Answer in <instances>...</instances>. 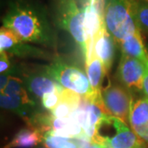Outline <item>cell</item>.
I'll use <instances>...</instances> for the list:
<instances>
[{
	"instance_id": "obj_1",
	"label": "cell",
	"mask_w": 148,
	"mask_h": 148,
	"mask_svg": "<svg viewBox=\"0 0 148 148\" xmlns=\"http://www.w3.org/2000/svg\"><path fill=\"white\" fill-rule=\"evenodd\" d=\"M3 23V27L12 30L24 42L55 46V39L46 17L35 6L24 2L14 3Z\"/></svg>"
},
{
	"instance_id": "obj_2",
	"label": "cell",
	"mask_w": 148,
	"mask_h": 148,
	"mask_svg": "<svg viewBox=\"0 0 148 148\" xmlns=\"http://www.w3.org/2000/svg\"><path fill=\"white\" fill-rule=\"evenodd\" d=\"M47 73L64 88L79 94L84 101L103 105L101 96H97L90 86L87 74L79 67L55 58L45 67Z\"/></svg>"
},
{
	"instance_id": "obj_3",
	"label": "cell",
	"mask_w": 148,
	"mask_h": 148,
	"mask_svg": "<svg viewBox=\"0 0 148 148\" xmlns=\"http://www.w3.org/2000/svg\"><path fill=\"white\" fill-rule=\"evenodd\" d=\"M105 23L108 32L119 45L140 31L132 16L130 0H106Z\"/></svg>"
},
{
	"instance_id": "obj_4",
	"label": "cell",
	"mask_w": 148,
	"mask_h": 148,
	"mask_svg": "<svg viewBox=\"0 0 148 148\" xmlns=\"http://www.w3.org/2000/svg\"><path fill=\"white\" fill-rule=\"evenodd\" d=\"M1 107L21 116L24 121L28 122L40 111L37 103L29 95L23 80L12 75L0 95Z\"/></svg>"
},
{
	"instance_id": "obj_5",
	"label": "cell",
	"mask_w": 148,
	"mask_h": 148,
	"mask_svg": "<svg viewBox=\"0 0 148 148\" xmlns=\"http://www.w3.org/2000/svg\"><path fill=\"white\" fill-rule=\"evenodd\" d=\"M58 21L59 26L71 35L86 56L87 45L83 27L84 8H79L76 0H59Z\"/></svg>"
},
{
	"instance_id": "obj_6",
	"label": "cell",
	"mask_w": 148,
	"mask_h": 148,
	"mask_svg": "<svg viewBox=\"0 0 148 148\" xmlns=\"http://www.w3.org/2000/svg\"><path fill=\"white\" fill-rule=\"evenodd\" d=\"M104 107L110 115L121 119L127 125L133 96L130 90L122 84L112 83L101 90Z\"/></svg>"
},
{
	"instance_id": "obj_7",
	"label": "cell",
	"mask_w": 148,
	"mask_h": 148,
	"mask_svg": "<svg viewBox=\"0 0 148 148\" xmlns=\"http://www.w3.org/2000/svg\"><path fill=\"white\" fill-rule=\"evenodd\" d=\"M146 66L137 58L122 53L117 70V78L120 84L131 92L143 90Z\"/></svg>"
},
{
	"instance_id": "obj_8",
	"label": "cell",
	"mask_w": 148,
	"mask_h": 148,
	"mask_svg": "<svg viewBox=\"0 0 148 148\" xmlns=\"http://www.w3.org/2000/svg\"><path fill=\"white\" fill-rule=\"evenodd\" d=\"M25 87L32 99L41 100L46 93L62 90L64 87L48 73L45 67L41 70H32L22 73Z\"/></svg>"
},
{
	"instance_id": "obj_9",
	"label": "cell",
	"mask_w": 148,
	"mask_h": 148,
	"mask_svg": "<svg viewBox=\"0 0 148 148\" xmlns=\"http://www.w3.org/2000/svg\"><path fill=\"white\" fill-rule=\"evenodd\" d=\"M115 40L108 32L105 25L95 36L94 40V53L106 67L107 73L113 65L115 53Z\"/></svg>"
},
{
	"instance_id": "obj_10",
	"label": "cell",
	"mask_w": 148,
	"mask_h": 148,
	"mask_svg": "<svg viewBox=\"0 0 148 148\" xmlns=\"http://www.w3.org/2000/svg\"><path fill=\"white\" fill-rule=\"evenodd\" d=\"M106 148H148L144 143L131 128L122 121L119 126L116 134L108 141Z\"/></svg>"
},
{
	"instance_id": "obj_11",
	"label": "cell",
	"mask_w": 148,
	"mask_h": 148,
	"mask_svg": "<svg viewBox=\"0 0 148 148\" xmlns=\"http://www.w3.org/2000/svg\"><path fill=\"white\" fill-rule=\"evenodd\" d=\"M122 53L129 57L137 58L146 67H148L147 47L143 43L141 31L133 33L120 43Z\"/></svg>"
},
{
	"instance_id": "obj_12",
	"label": "cell",
	"mask_w": 148,
	"mask_h": 148,
	"mask_svg": "<svg viewBox=\"0 0 148 148\" xmlns=\"http://www.w3.org/2000/svg\"><path fill=\"white\" fill-rule=\"evenodd\" d=\"M82 101V96L72 90H62L58 105L50 113L56 119H65L77 110Z\"/></svg>"
},
{
	"instance_id": "obj_13",
	"label": "cell",
	"mask_w": 148,
	"mask_h": 148,
	"mask_svg": "<svg viewBox=\"0 0 148 148\" xmlns=\"http://www.w3.org/2000/svg\"><path fill=\"white\" fill-rule=\"evenodd\" d=\"M44 134L34 127L27 126L16 132L3 148H32L43 143Z\"/></svg>"
},
{
	"instance_id": "obj_14",
	"label": "cell",
	"mask_w": 148,
	"mask_h": 148,
	"mask_svg": "<svg viewBox=\"0 0 148 148\" xmlns=\"http://www.w3.org/2000/svg\"><path fill=\"white\" fill-rule=\"evenodd\" d=\"M86 73L94 93L97 96H101V85L107 71L104 64L95 54L86 61Z\"/></svg>"
},
{
	"instance_id": "obj_15",
	"label": "cell",
	"mask_w": 148,
	"mask_h": 148,
	"mask_svg": "<svg viewBox=\"0 0 148 148\" xmlns=\"http://www.w3.org/2000/svg\"><path fill=\"white\" fill-rule=\"evenodd\" d=\"M148 123V99L139 97L133 99L129 114V124L132 130L147 124Z\"/></svg>"
},
{
	"instance_id": "obj_16",
	"label": "cell",
	"mask_w": 148,
	"mask_h": 148,
	"mask_svg": "<svg viewBox=\"0 0 148 148\" xmlns=\"http://www.w3.org/2000/svg\"><path fill=\"white\" fill-rule=\"evenodd\" d=\"M9 54H13L18 57H32V58H44L46 56L45 51L40 48L27 45V42L21 40L18 36L15 39L13 43L6 50Z\"/></svg>"
},
{
	"instance_id": "obj_17",
	"label": "cell",
	"mask_w": 148,
	"mask_h": 148,
	"mask_svg": "<svg viewBox=\"0 0 148 148\" xmlns=\"http://www.w3.org/2000/svg\"><path fill=\"white\" fill-rule=\"evenodd\" d=\"M133 18L141 32L148 34V3L141 0H130Z\"/></svg>"
},
{
	"instance_id": "obj_18",
	"label": "cell",
	"mask_w": 148,
	"mask_h": 148,
	"mask_svg": "<svg viewBox=\"0 0 148 148\" xmlns=\"http://www.w3.org/2000/svg\"><path fill=\"white\" fill-rule=\"evenodd\" d=\"M43 143L47 148H81L77 139L59 137L50 132L44 135Z\"/></svg>"
},
{
	"instance_id": "obj_19",
	"label": "cell",
	"mask_w": 148,
	"mask_h": 148,
	"mask_svg": "<svg viewBox=\"0 0 148 148\" xmlns=\"http://www.w3.org/2000/svg\"><path fill=\"white\" fill-rule=\"evenodd\" d=\"M62 90H55L53 92L46 93L43 95V97L40 100L43 107L45 110H49L50 112L53 110V109L56 107V106L58 105V101L60 100V95H61Z\"/></svg>"
},
{
	"instance_id": "obj_20",
	"label": "cell",
	"mask_w": 148,
	"mask_h": 148,
	"mask_svg": "<svg viewBox=\"0 0 148 148\" xmlns=\"http://www.w3.org/2000/svg\"><path fill=\"white\" fill-rule=\"evenodd\" d=\"M12 69L8 53L7 51H0V73H3Z\"/></svg>"
},
{
	"instance_id": "obj_21",
	"label": "cell",
	"mask_w": 148,
	"mask_h": 148,
	"mask_svg": "<svg viewBox=\"0 0 148 148\" xmlns=\"http://www.w3.org/2000/svg\"><path fill=\"white\" fill-rule=\"evenodd\" d=\"M12 75H13V68L9 71H7L3 73H1V76H0V91H1V93L5 90L6 86H8V83Z\"/></svg>"
},
{
	"instance_id": "obj_22",
	"label": "cell",
	"mask_w": 148,
	"mask_h": 148,
	"mask_svg": "<svg viewBox=\"0 0 148 148\" xmlns=\"http://www.w3.org/2000/svg\"><path fill=\"white\" fill-rule=\"evenodd\" d=\"M132 131L135 132L144 143H146L148 145V123L142 127L135 128Z\"/></svg>"
},
{
	"instance_id": "obj_23",
	"label": "cell",
	"mask_w": 148,
	"mask_h": 148,
	"mask_svg": "<svg viewBox=\"0 0 148 148\" xmlns=\"http://www.w3.org/2000/svg\"><path fill=\"white\" fill-rule=\"evenodd\" d=\"M80 144V147L81 148H106L102 146H100L98 144L95 143H91L87 140L85 139H77Z\"/></svg>"
},
{
	"instance_id": "obj_24",
	"label": "cell",
	"mask_w": 148,
	"mask_h": 148,
	"mask_svg": "<svg viewBox=\"0 0 148 148\" xmlns=\"http://www.w3.org/2000/svg\"><path fill=\"white\" fill-rule=\"evenodd\" d=\"M145 96L148 99V67H146V73L144 77V82H143V90Z\"/></svg>"
},
{
	"instance_id": "obj_25",
	"label": "cell",
	"mask_w": 148,
	"mask_h": 148,
	"mask_svg": "<svg viewBox=\"0 0 148 148\" xmlns=\"http://www.w3.org/2000/svg\"><path fill=\"white\" fill-rule=\"evenodd\" d=\"M96 0H87V3L86 4H89V5H94Z\"/></svg>"
},
{
	"instance_id": "obj_26",
	"label": "cell",
	"mask_w": 148,
	"mask_h": 148,
	"mask_svg": "<svg viewBox=\"0 0 148 148\" xmlns=\"http://www.w3.org/2000/svg\"><path fill=\"white\" fill-rule=\"evenodd\" d=\"M147 58H148V46L147 47Z\"/></svg>"
},
{
	"instance_id": "obj_27",
	"label": "cell",
	"mask_w": 148,
	"mask_h": 148,
	"mask_svg": "<svg viewBox=\"0 0 148 148\" xmlns=\"http://www.w3.org/2000/svg\"><path fill=\"white\" fill-rule=\"evenodd\" d=\"M141 1H143V2H146V3H148V0H141Z\"/></svg>"
},
{
	"instance_id": "obj_28",
	"label": "cell",
	"mask_w": 148,
	"mask_h": 148,
	"mask_svg": "<svg viewBox=\"0 0 148 148\" xmlns=\"http://www.w3.org/2000/svg\"><path fill=\"white\" fill-rule=\"evenodd\" d=\"M39 148H47V147H39Z\"/></svg>"
}]
</instances>
